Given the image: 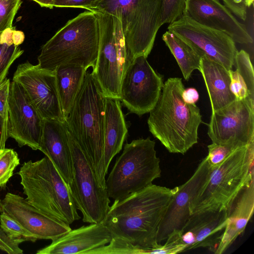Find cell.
<instances>
[{
	"label": "cell",
	"mask_w": 254,
	"mask_h": 254,
	"mask_svg": "<svg viewBox=\"0 0 254 254\" xmlns=\"http://www.w3.org/2000/svg\"><path fill=\"white\" fill-rule=\"evenodd\" d=\"M175 190L152 184L115 200L102 223L113 238L141 248H158L159 226Z\"/></svg>",
	"instance_id": "6da1fadb"
},
{
	"label": "cell",
	"mask_w": 254,
	"mask_h": 254,
	"mask_svg": "<svg viewBox=\"0 0 254 254\" xmlns=\"http://www.w3.org/2000/svg\"><path fill=\"white\" fill-rule=\"evenodd\" d=\"M184 89L181 78H169L147 120L150 132L172 153L184 154L197 143L202 123L199 108L183 100Z\"/></svg>",
	"instance_id": "7a4b0ae2"
},
{
	"label": "cell",
	"mask_w": 254,
	"mask_h": 254,
	"mask_svg": "<svg viewBox=\"0 0 254 254\" xmlns=\"http://www.w3.org/2000/svg\"><path fill=\"white\" fill-rule=\"evenodd\" d=\"M105 98L94 74L86 71L65 122L86 153L99 186L106 189L104 164Z\"/></svg>",
	"instance_id": "3957f363"
},
{
	"label": "cell",
	"mask_w": 254,
	"mask_h": 254,
	"mask_svg": "<svg viewBox=\"0 0 254 254\" xmlns=\"http://www.w3.org/2000/svg\"><path fill=\"white\" fill-rule=\"evenodd\" d=\"M99 46L97 17L92 11H85L68 20L41 49L38 64L55 70L64 64H75L86 70L95 66Z\"/></svg>",
	"instance_id": "277c9868"
},
{
	"label": "cell",
	"mask_w": 254,
	"mask_h": 254,
	"mask_svg": "<svg viewBox=\"0 0 254 254\" xmlns=\"http://www.w3.org/2000/svg\"><path fill=\"white\" fill-rule=\"evenodd\" d=\"M254 141L234 150L208 176L194 197L190 214L230 210L241 190L254 179Z\"/></svg>",
	"instance_id": "5b68a950"
},
{
	"label": "cell",
	"mask_w": 254,
	"mask_h": 254,
	"mask_svg": "<svg viewBox=\"0 0 254 254\" xmlns=\"http://www.w3.org/2000/svg\"><path fill=\"white\" fill-rule=\"evenodd\" d=\"M17 174L26 200L40 211L68 225L80 219L68 186L47 156L24 162Z\"/></svg>",
	"instance_id": "8992f818"
},
{
	"label": "cell",
	"mask_w": 254,
	"mask_h": 254,
	"mask_svg": "<svg viewBox=\"0 0 254 254\" xmlns=\"http://www.w3.org/2000/svg\"><path fill=\"white\" fill-rule=\"evenodd\" d=\"M155 147V142L150 137L125 144L106 179L110 198L122 199L148 187L161 177L160 159Z\"/></svg>",
	"instance_id": "52a82bcc"
},
{
	"label": "cell",
	"mask_w": 254,
	"mask_h": 254,
	"mask_svg": "<svg viewBox=\"0 0 254 254\" xmlns=\"http://www.w3.org/2000/svg\"><path fill=\"white\" fill-rule=\"evenodd\" d=\"M93 11L99 28L98 54L94 74L105 97L120 99L124 74L133 60L124 37L122 22L116 16Z\"/></svg>",
	"instance_id": "ba28073f"
},
{
	"label": "cell",
	"mask_w": 254,
	"mask_h": 254,
	"mask_svg": "<svg viewBox=\"0 0 254 254\" xmlns=\"http://www.w3.org/2000/svg\"><path fill=\"white\" fill-rule=\"evenodd\" d=\"M67 133L73 171L72 181L69 186L71 196L77 209L82 214L84 222H102L110 207L107 189L99 186L86 153L68 127Z\"/></svg>",
	"instance_id": "9c48e42d"
},
{
	"label": "cell",
	"mask_w": 254,
	"mask_h": 254,
	"mask_svg": "<svg viewBox=\"0 0 254 254\" xmlns=\"http://www.w3.org/2000/svg\"><path fill=\"white\" fill-rule=\"evenodd\" d=\"M163 84V75L153 69L146 58L135 57L122 79L120 101L131 113L141 116L155 106Z\"/></svg>",
	"instance_id": "30bf717a"
},
{
	"label": "cell",
	"mask_w": 254,
	"mask_h": 254,
	"mask_svg": "<svg viewBox=\"0 0 254 254\" xmlns=\"http://www.w3.org/2000/svg\"><path fill=\"white\" fill-rule=\"evenodd\" d=\"M207 134L216 144L241 147L254 141V98L236 99L212 112Z\"/></svg>",
	"instance_id": "8fae6325"
},
{
	"label": "cell",
	"mask_w": 254,
	"mask_h": 254,
	"mask_svg": "<svg viewBox=\"0 0 254 254\" xmlns=\"http://www.w3.org/2000/svg\"><path fill=\"white\" fill-rule=\"evenodd\" d=\"M168 31L185 41L202 56H205L232 69L238 50L235 42L225 33L202 25L184 14L170 23Z\"/></svg>",
	"instance_id": "7c38bea8"
},
{
	"label": "cell",
	"mask_w": 254,
	"mask_h": 254,
	"mask_svg": "<svg viewBox=\"0 0 254 254\" xmlns=\"http://www.w3.org/2000/svg\"><path fill=\"white\" fill-rule=\"evenodd\" d=\"M13 80L23 88L44 119L65 122L59 100L55 70L42 68L27 61L19 64Z\"/></svg>",
	"instance_id": "4fadbf2b"
},
{
	"label": "cell",
	"mask_w": 254,
	"mask_h": 254,
	"mask_svg": "<svg viewBox=\"0 0 254 254\" xmlns=\"http://www.w3.org/2000/svg\"><path fill=\"white\" fill-rule=\"evenodd\" d=\"M44 120L23 88L12 80L8 102V137L14 139L19 147L40 150Z\"/></svg>",
	"instance_id": "5bb4252c"
},
{
	"label": "cell",
	"mask_w": 254,
	"mask_h": 254,
	"mask_svg": "<svg viewBox=\"0 0 254 254\" xmlns=\"http://www.w3.org/2000/svg\"><path fill=\"white\" fill-rule=\"evenodd\" d=\"M161 0H137L121 21L127 48L133 58H147L161 23Z\"/></svg>",
	"instance_id": "9a60e30c"
},
{
	"label": "cell",
	"mask_w": 254,
	"mask_h": 254,
	"mask_svg": "<svg viewBox=\"0 0 254 254\" xmlns=\"http://www.w3.org/2000/svg\"><path fill=\"white\" fill-rule=\"evenodd\" d=\"M210 171L207 157L199 163L192 176L176 190L159 226L158 244L165 241L175 230H181L190 215V206L194 197L206 181Z\"/></svg>",
	"instance_id": "2e32d148"
},
{
	"label": "cell",
	"mask_w": 254,
	"mask_h": 254,
	"mask_svg": "<svg viewBox=\"0 0 254 254\" xmlns=\"http://www.w3.org/2000/svg\"><path fill=\"white\" fill-rule=\"evenodd\" d=\"M1 211L7 214L37 240L53 241L71 229L69 225L40 211L22 196L8 192L1 200Z\"/></svg>",
	"instance_id": "e0dca14e"
},
{
	"label": "cell",
	"mask_w": 254,
	"mask_h": 254,
	"mask_svg": "<svg viewBox=\"0 0 254 254\" xmlns=\"http://www.w3.org/2000/svg\"><path fill=\"white\" fill-rule=\"evenodd\" d=\"M184 14L202 25L225 33L235 42H253L246 26L219 0H187Z\"/></svg>",
	"instance_id": "ac0fdd59"
},
{
	"label": "cell",
	"mask_w": 254,
	"mask_h": 254,
	"mask_svg": "<svg viewBox=\"0 0 254 254\" xmlns=\"http://www.w3.org/2000/svg\"><path fill=\"white\" fill-rule=\"evenodd\" d=\"M227 210H209L191 214L181 229L185 251L207 248L214 253L227 223Z\"/></svg>",
	"instance_id": "d6986e66"
},
{
	"label": "cell",
	"mask_w": 254,
	"mask_h": 254,
	"mask_svg": "<svg viewBox=\"0 0 254 254\" xmlns=\"http://www.w3.org/2000/svg\"><path fill=\"white\" fill-rule=\"evenodd\" d=\"M112 235L102 222L90 223L73 230L52 241L37 254H87L110 242Z\"/></svg>",
	"instance_id": "ffe728a7"
},
{
	"label": "cell",
	"mask_w": 254,
	"mask_h": 254,
	"mask_svg": "<svg viewBox=\"0 0 254 254\" xmlns=\"http://www.w3.org/2000/svg\"><path fill=\"white\" fill-rule=\"evenodd\" d=\"M66 122L44 119L40 151L53 163L69 186L73 176V164Z\"/></svg>",
	"instance_id": "44dd1931"
},
{
	"label": "cell",
	"mask_w": 254,
	"mask_h": 254,
	"mask_svg": "<svg viewBox=\"0 0 254 254\" xmlns=\"http://www.w3.org/2000/svg\"><path fill=\"white\" fill-rule=\"evenodd\" d=\"M254 209V179L239 193L228 214V218L221 241L214 254H222L230 248L245 230Z\"/></svg>",
	"instance_id": "7402d4cb"
},
{
	"label": "cell",
	"mask_w": 254,
	"mask_h": 254,
	"mask_svg": "<svg viewBox=\"0 0 254 254\" xmlns=\"http://www.w3.org/2000/svg\"><path fill=\"white\" fill-rule=\"evenodd\" d=\"M127 128L120 100L106 97L104 129V164L107 174L111 161L122 149Z\"/></svg>",
	"instance_id": "603a6c76"
},
{
	"label": "cell",
	"mask_w": 254,
	"mask_h": 254,
	"mask_svg": "<svg viewBox=\"0 0 254 254\" xmlns=\"http://www.w3.org/2000/svg\"><path fill=\"white\" fill-rule=\"evenodd\" d=\"M199 71L204 81L212 112L226 106L236 100L230 88L229 70L224 66L202 56Z\"/></svg>",
	"instance_id": "cb8c5ba5"
},
{
	"label": "cell",
	"mask_w": 254,
	"mask_h": 254,
	"mask_svg": "<svg viewBox=\"0 0 254 254\" xmlns=\"http://www.w3.org/2000/svg\"><path fill=\"white\" fill-rule=\"evenodd\" d=\"M86 71L83 67L75 64H61L55 70L59 100L65 120Z\"/></svg>",
	"instance_id": "d4e9b609"
},
{
	"label": "cell",
	"mask_w": 254,
	"mask_h": 254,
	"mask_svg": "<svg viewBox=\"0 0 254 254\" xmlns=\"http://www.w3.org/2000/svg\"><path fill=\"white\" fill-rule=\"evenodd\" d=\"M234 65L235 70H229L231 92L236 100L254 98V72L249 54L244 50L238 51Z\"/></svg>",
	"instance_id": "484cf974"
},
{
	"label": "cell",
	"mask_w": 254,
	"mask_h": 254,
	"mask_svg": "<svg viewBox=\"0 0 254 254\" xmlns=\"http://www.w3.org/2000/svg\"><path fill=\"white\" fill-rule=\"evenodd\" d=\"M162 40L176 60L184 78L188 80L193 70H199L202 56L188 43L169 31L163 35Z\"/></svg>",
	"instance_id": "4316f807"
},
{
	"label": "cell",
	"mask_w": 254,
	"mask_h": 254,
	"mask_svg": "<svg viewBox=\"0 0 254 254\" xmlns=\"http://www.w3.org/2000/svg\"><path fill=\"white\" fill-rule=\"evenodd\" d=\"M14 27L0 32V84L7 78L9 69L24 51L14 44L13 34Z\"/></svg>",
	"instance_id": "83f0119b"
},
{
	"label": "cell",
	"mask_w": 254,
	"mask_h": 254,
	"mask_svg": "<svg viewBox=\"0 0 254 254\" xmlns=\"http://www.w3.org/2000/svg\"><path fill=\"white\" fill-rule=\"evenodd\" d=\"M137 0H101L90 11H98L117 17L121 21Z\"/></svg>",
	"instance_id": "f1b7e54d"
},
{
	"label": "cell",
	"mask_w": 254,
	"mask_h": 254,
	"mask_svg": "<svg viewBox=\"0 0 254 254\" xmlns=\"http://www.w3.org/2000/svg\"><path fill=\"white\" fill-rule=\"evenodd\" d=\"M19 163L18 154L13 149L4 148L0 151V189L5 187Z\"/></svg>",
	"instance_id": "f546056e"
},
{
	"label": "cell",
	"mask_w": 254,
	"mask_h": 254,
	"mask_svg": "<svg viewBox=\"0 0 254 254\" xmlns=\"http://www.w3.org/2000/svg\"><path fill=\"white\" fill-rule=\"evenodd\" d=\"M0 227L11 237L23 240L24 242H35L37 240L17 221L2 211L0 214Z\"/></svg>",
	"instance_id": "4dcf8cb0"
},
{
	"label": "cell",
	"mask_w": 254,
	"mask_h": 254,
	"mask_svg": "<svg viewBox=\"0 0 254 254\" xmlns=\"http://www.w3.org/2000/svg\"><path fill=\"white\" fill-rule=\"evenodd\" d=\"M187 0H161V23H172L184 14Z\"/></svg>",
	"instance_id": "1f68e13d"
},
{
	"label": "cell",
	"mask_w": 254,
	"mask_h": 254,
	"mask_svg": "<svg viewBox=\"0 0 254 254\" xmlns=\"http://www.w3.org/2000/svg\"><path fill=\"white\" fill-rule=\"evenodd\" d=\"M21 0H0V32L13 28L12 23Z\"/></svg>",
	"instance_id": "d6a6232c"
},
{
	"label": "cell",
	"mask_w": 254,
	"mask_h": 254,
	"mask_svg": "<svg viewBox=\"0 0 254 254\" xmlns=\"http://www.w3.org/2000/svg\"><path fill=\"white\" fill-rule=\"evenodd\" d=\"M207 147L208 154L206 157L210 167L213 168L220 164L234 150L240 147L212 142Z\"/></svg>",
	"instance_id": "836d02e7"
},
{
	"label": "cell",
	"mask_w": 254,
	"mask_h": 254,
	"mask_svg": "<svg viewBox=\"0 0 254 254\" xmlns=\"http://www.w3.org/2000/svg\"><path fill=\"white\" fill-rule=\"evenodd\" d=\"M24 242L9 236L0 227V250L9 254H22L19 245Z\"/></svg>",
	"instance_id": "e575fe53"
},
{
	"label": "cell",
	"mask_w": 254,
	"mask_h": 254,
	"mask_svg": "<svg viewBox=\"0 0 254 254\" xmlns=\"http://www.w3.org/2000/svg\"><path fill=\"white\" fill-rule=\"evenodd\" d=\"M101 0H55L53 7L79 8L89 10Z\"/></svg>",
	"instance_id": "d590c367"
},
{
	"label": "cell",
	"mask_w": 254,
	"mask_h": 254,
	"mask_svg": "<svg viewBox=\"0 0 254 254\" xmlns=\"http://www.w3.org/2000/svg\"><path fill=\"white\" fill-rule=\"evenodd\" d=\"M10 84V80L7 78L0 84V115L7 120Z\"/></svg>",
	"instance_id": "8d00e7d4"
},
{
	"label": "cell",
	"mask_w": 254,
	"mask_h": 254,
	"mask_svg": "<svg viewBox=\"0 0 254 254\" xmlns=\"http://www.w3.org/2000/svg\"><path fill=\"white\" fill-rule=\"evenodd\" d=\"M224 5L233 13L243 20L247 18V7L244 0H222Z\"/></svg>",
	"instance_id": "74e56055"
},
{
	"label": "cell",
	"mask_w": 254,
	"mask_h": 254,
	"mask_svg": "<svg viewBox=\"0 0 254 254\" xmlns=\"http://www.w3.org/2000/svg\"><path fill=\"white\" fill-rule=\"evenodd\" d=\"M182 96L183 100L188 104H195L199 100V95L197 90L193 87L184 89Z\"/></svg>",
	"instance_id": "f35d334b"
},
{
	"label": "cell",
	"mask_w": 254,
	"mask_h": 254,
	"mask_svg": "<svg viewBox=\"0 0 254 254\" xmlns=\"http://www.w3.org/2000/svg\"><path fill=\"white\" fill-rule=\"evenodd\" d=\"M7 126L8 120L0 115V151L5 148L6 141L8 138Z\"/></svg>",
	"instance_id": "ab89813d"
},
{
	"label": "cell",
	"mask_w": 254,
	"mask_h": 254,
	"mask_svg": "<svg viewBox=\"0 0 254 254\" xmlns=\"http://www.w3.org/2000/svg\"><path fill=\"white\" fill-rule=\"evenodd\" d=\"M36 3H37L39 5H40L41 7H45L49 8H53V3L55 0H32Z\"/></svg>",
	"instance_id": "60d3db41"
},
{
	"label": "cell",
	"mask_w": 254,
	"mask_h": 254,
	"mask_svg": "<svg viewBox=\"0 0 254 254\" xmlns=\"http://www.w3.org/2000/svg\"><path fill=\"white\" fill-rule=\"evenodd\" d=\"M244 3L246 7H250L252 5H253L254 2V0H244Z\"/></svg>",
	"instance_id": "b9f144b4"
},
{
	"label": "cell",
	"mask_w": 254,
	"mask_h": 254,
	"mask_svg": "<svg viewBox=\"0 0 254 254\" xmlns=\"http://www.w3.org/2000/svg\"><path fill=\"white\" fill-rule=\"evenodd\" d=\"M1 199L0 198V214L1 212Z\"/></svg>",
	"instance_id": "7bdbcfd3"
}]
</instances>
